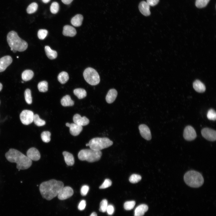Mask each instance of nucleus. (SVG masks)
Masks as SVG:
<instances>
[{
    "mask_svg": "<svg viewBox=\"0 0 216 216\" xmlns=\"http://www.w3.org/2000/svg\"><path fill=\"white\" fill-rule=\"evenodd\" d=\"M59 9V5L56 2H53L50 7L51 12L53 14H56L58 11Z\"/></svg>",
    "mask_w": 216,
    "mask_h": 216,
    "instance_id": "58836bf2",
    "label": "nucleus"
},
{
    "mask_svg": "<svg viewBox=\"0 0 216 216\" xmlns=\"http://www.w3.org/2000/svg\"><path fill=\"white\" fill-rule=\"evenodd\" d=\"M112 184V182L109 179H106L99 188L100 189L106 188L111 186Z\"/></svg>",
    "mask_w": 216,
    "mask_h": 216,
    "instance_id": "a19ab883",
    "label": "nucleus"
},
{
    "mask_svg": "<svg viewBox=\"0 0 216 216\" xmlns=\"http://www.w3.org/2000/svg\"><path fill=\"white\" fill-rule=\"evenodd\" d=\"M45 50L47 56L49 59H53L57 57V53L56 51L52 50L49 46H45Z\"/></svg>",
    "mask_w": 216,
    "mask_h": 216,
    "instance_id": "393cba45",
    "label": "nucleus"
},
{
    "mask_svg": "<svg viewBox=\"0 0 216 216\" xmlns=\"http://www.w3.org/2000/svg\"><path fill=\"white\" fill-rule=\"evenodd\" d=\"M148 209V206L146 204H142L138 206L134 210V216H142Z\"/></svg>",
    "mask_w": 216,
    "mask_h": 216,
    "instance_id": "aec40b11",
    "label": "nucleus"
},
{
    "mask_svg": "<svg viewBox=\"0 0 216 216\" xmlns=\"http://www.w3.org/2000/svg\"><path fill=\"white\" fill-rule=\"evenodd\" d=\"M66 125L69 128L70 133L74 136L78 135L82 130V126L75 123L70 124L69 123H67Z\"/></svg>",
    "mask_w": 216,
    "mask_h": 216,
    "instance_id": "ddd939ff",
    "label": "nucleus"
},
{
    "mask_svg": "<svg viewBox=\"0 0 216 216\" xmlns=\"http://www.w3.org/2000/svg\"><path fill=\"white\" fill-rule=\"evenodd\" d=\"M76 32L75 29L70 25H65L63 28V34L66 36L72 37L75 35Z\"/></svg>",
    "mask_w": 216,
    "mask_h": 216,
    "instance_id": "a211bd4d",
    "label": "nucleus"
},
{
    "mask_svg": "<svg viewBox=\"0 0 216 216\" xmlns=\"http://www.w3.org/2000/svg\"><path fill=\"white\" fill-rule=\"evenodd\" d=\"M12 62V58L10 56H6L0 58V72L4 71Z\"/></svg>",
    "mask_w": 216,
    "mask_h": 216,
    "instance_id": "4468645a",
    "label": "nucleus"
},
{
    "mask_svg": "<svg viewBox=\"0 0 216 216\" xmlns=\"http://www.w3.org/2000/svg\"><path fill=\"white\" fill-rule=\"evenodd\" d=\"M25 99L26 103L28 104H31L32 102V98L30 90L27 89L24 92Z\"/></svg>",
    "mask_w": 216,
    "mask_h": 216,
    "instance_id": "473e14b6",
    "label": "nucleus"
},
{
    "mask_svg": "<svg viewBox=\"0 0 216 216\" xmlns=\"http://www.w3.org/2000/svg\"><path fill=\"white\" fill-rule=\"evenodd\" d=\"M27 156L32 160L37 161L40 157V153L36 148L32 147L29 149L27 152Z\"/></svg>",
    "mask_w": 216,
    "mask_h": 216,
    "instance_id": "dca6fc26",
    "label": "nucleus"
},
{
    "mask_svg": "<svg viewBox=\"0 0 216 216\" xmlns=\"http://www.w3.org/2000/svg\"><path fill=\"white\" fill-rule=\"evenodd\" d=\"M38 90L41 92H45L48 89V83L47 81H43L39 82L38 85Z\"/></svg>",
    "mask_w": 216,
    "mask_h": 216,
    "instance_id": "c85d7f7f",
    "label": "nucleus"
},
{
    "mask_svg": "<svg viewBox=\"0 0 216 216\" xmlns=\"http://www.w3.org/2000/svg\"><path fill=\"white\" fill-rule=\"evenodd\" d=\"M61 104L64 106H72L74 104V102L68 95L64 96L61 99Z\"/></svg>",
    "mask_w": 216,
    "mask_h": 216,
    "instance_id": "b1692460",
    "label": "nucleus"
},
{
    "mask_svg": "<svg viewBox=\"0 0 216 216\" xmlns=\"http://www.w3.org/2000/svg\"><path fill=\"white\" fill-rule=\"evenodd\" d=\"M65 161L68 166L73 165L74 163V159L73 155L70 153L66 151L63 152Z\"/></svg>",
    "mask_w": 216,
    "mask_h": 216,
    "instance_id": "4be33fe9",
    "label": "nucleus"
},
{
    "mask_svg": "<svg viewBox=\"0 0 216 216\" xmlns=\"http://www.w3.org/2000/svg\"><path fill=\"white\" fill-rule=\"evenodd\" d=\"M193 87L194 90L199 93H202L206 90L204 84L199 80H196L193 83Z\"/></svg>",
    "mask_w": 216,
    "mask_h": 216,
    "instance_id": "412c9836",
    "label": "nucleus"
},
{
    "mask_svg": "<svg viewBox=\"0 0 216 216\" xmlns=\"http://www.w3.org/2000/svg\"><path fill=\"white\" fill-rule=\"evenodd\" d=\"M184 179L188 185L192 188H199L204 183V179L202 174L194 170L187 172L184 176Z\"/></svg>",
    "mask_w": 216,
    "mask_h": 216,
    "instance_id": "20e7f679",
    "label": "nucleus"
},
{
    "mask_svg": "<svg viewBox=\"0 0 216 216\" xmlns=\"http://www.w3.org/2000/svg\"><path fill=\"white\" fill-rule=\"evenodd\" d=\"M13 50V49H12V48H11V50L12 51V50Z\"/></svg>",
    "mask_w": 216,
    "mask_h": 216,
    "instance_id": "864d4df0",
    "label": "nucleus"
},
{
    "mask_svg": "<svg viewBox=\"0 0 216 216\" xmlns=\"http://www.w3.org/2000/svg\"><path fill=\"white\" fill-rule=\"evenodd\" d=\"M108 205L107 200L106 199L102 200L100 203L99 211L103 212H106Z\"/></svg>",
    "mask_w": 216,
    "mask_h": 216,
    "instance_id": "e433bc0d",
    "label": "nucleus"
},
{
    "mask_svg": "<svg viewBox=\"0 0 216 216\" xmlns=\"http://www.w3.org/2000/svg\"><path fill=\"white\" fill-rule=\"evenodd\" d=\"M69 79L68 73L65 71H62L59 74L58 76V79L59 82L62 84L66 83Z\"/></svg>",
    "mask_w": 216,
    "mask_h": 216,
    "instance_id": "bb28decb",
    "label": "nucleus"
},
{
    "mask_svg": "<svg viewBox=\"0 0 216 216\" xmlns=\"http://www.w3.org/2000/svg\"><path fill=\"white\" fill-rule=\"evenodd\" d=\"M117 95V92L114 89H110L108 92L106 97V102L109 104L113 103L115 100Z\"/></svg>",
    "mask_w": 216,
    "mask_h": 216,
    "instance_id": "6ab92c4d",
    "label": "nucleus"
},
{
    "mask_svg": "<svg viewBox=\"0 0 216 216\" xmlns=\"http://www.w3.org/2000/svg\"><path fill=\"white\" fill-rule=\"evenodd\" d=\"M90 216H97L96 213L95 212H92Z\"/></svg>",
    "mask_w": 216,
    "mask_h": 216,
    "instance_id": "de8ad7c7",
    "label": "nucleus"
},
{
    "mask_svg": "<svg viewBox=\"0 0 216 216\" xmlns=\"http://www.w3.org/2000/svg\"><path fill=\"white\" fill-rule=\"evenodd\" d=\"M9 161L16 164V168L20 170L26 169L32 164V160L19 151L10 148L5 154Z\"/></svg>",
    "mask_w": 216,
    "mask_h": 216,
    "instance_id": "f03ea898",
    "label": "nucleus"
},
{
    "mask_svg": "<svg viewBox=\"0 0 216 216\" xmlns=\"http://www.w3.org/2000/svg\"><path fill=\"white\" fill-rule=\"evenodd\" d=\"M74 94L79 99H82L85 98L87 95L86 91L82 88H77L74 90Z\"/></svg>",
    "mask_w": 216,
    "mask_h": 216,
    "instance_id": "cd10ccee",
    "label": "nucleus"
},
{
    "mask_svg": "<svg viewBox=\"0 0 216 216\" xmlns=\"http://www.w3.org/2000/svg\"><path fill=\"white\" fill-rule=\"evenodd\" d=\"M73 120L74 123L81 126L87 125L89 122V120L86 117H81L78 114L74 115L73 117Z\"/></svg>",
    "mask_w": 216,
    "mask_h": 216,
    "instance_id": "2eb2a0df",
    "label": "nucleus"
},
{
    "mask_svg": "<svg viewBox=\"0 0 216 216\" xmlns=\"http://www.w3.org/2000/svg\"><path fill=\"white\" fill-rule=\"evenodd\" d=\"M183 137L186 140L191 141L194 140L196 137V131L191 126H188L184 128L183 132Z\"/></svg>",
    "mask_w": 216,
    "mask_h": 216,
    "instance_id": "9d476101",
    "label": "nucleus"
},
{
    "mask_svg": "<svg viewBox=\"0 0 216 216\" xmlns=\"http://www.w3.org/2000/svg\"><path fill=\"white\" fill-rule=\"evenodd\" d=\"M139 8L140 12L144 15L148 16L151 14L149 5L147 3L142 1L140 2L139 5Z\"/></svg>",
    "mask_w": 216,
    "mask_h": 216,
    "instance_id": "f3484780",
    "label": "nucleus"
},
{
    "mask_svg": "<svg viewBox=\"0 0 216 216\" xmlns=\"http://www.w3.org/2000/svg\"><path fill=\"white\" fill-rule=\"evenodd\" d=\"M83 18V16L82 15L77 14L72 18L71 20V23L74 26H80L82 24Z\"/></svg>",
    "mask_w": 216,
    "mask_h": 216,
    "instance_id": "5701e85b",
    "label": "nucleus"
},
{
    "mask_svg": "<svg viewBox=\"0 0 216 216\" xmlns=\"http://www.w3.org/2000/svg\"><path fill=\"white\" fill-rule=\"evenodd\" d=\"M34 73L33 71L30 70H24L22 74V78L24 81H28L31 80L33 77Z\"/></svg>",
    "mask_w": 216,
    "mask_h": 216,
    "instance_id": "a878e982",
    "label": "nucleus"
},
{
    "mask_svg": "<svg viewBox=\"0 0 216 216\" xmlns=\"http://www.w3.org/2000/svg\"><path fill=\"white\" fill-rule=\"evenodd\" d=\"M12 51L13 52H14V53L16 52L17 51L16 50H14V49H13V50H12Z\"/></svg>",
    "mask_w": 216,
    "mask_h": 216,
    "instance_id": "3c124183",
    "label": "nucleus"
},
{
    "mask_svg": "<svg viewBox=\"0 0 216 216\" xmlns=\"http://www.w3.org/2000/svg\"><path fill=\"white\" fill-rule=\"evenodd\" d=\"M50 0H42L43 2L45 3L49 2Z\"/></svg>",
    "mask_w": 216,
    "mask_h": 216,
    "instance_id": "09e8293b",
    "label": "nucleus"
},
{
    "mask_svg": "<svg viewBox=\"0 0 216 216\" xmlns=\"http://www.w3.org/2000/svg\"><path fill=\"white\" fill-rule=\"evenodd\" d=\"M51 133L48 131L43 132L41 134V137L42 141L45 142H49L50 140Z\"/></svg>",
    "mask_w": 216,
    "mask_h": 216,
    "instance_id": "2f4dec72",
    "label": "nucleus"
},
{
    "mask_svg": "<svg viewBox=\"0 0 216 216\" xmlns=\"http://www.w3.org/2000/svg\"><path fill=\"white\" fill-rule=\"evenodd\" d=\"M33 121L35 124L38 126H43L46 124L45 121L40 119L39 115L37 114L34 115Z\"/></svg>",
    "mask_w": 216,
    "mask_h": 216,
    "instance_id": "c756f323",
    "label": "nucleus"
},
{
    "mask_svg": "<svg viewBox=\"0 0 216 216\" xmlns=\"http://www.w3.org/2000/svg\"><path fill=\"white\" fill-rule=\"evenodd\" d=\"M7 39L10 47L17 51L22 52L28 47L27 42L20 38L14 31L9 32L7 34Z\"/></svg>",
    "mask_w": 216,
    "mask_h": 216,
    "instance_id": "7ed1b4c3",
    "label": "nucleus"
},
{
    "mask_svg": "<svg viewBox=\"0 0 216 216\" xmlns=\"http://www.w3.org/2000/svg\"><path fill=\"white\" fill-rule=\"evenodd\" d=\"M159 2V0H147L146 2L149 6H153L157 4Z\"/></svg>",
    "mask_w": 216,
    "mask_h": 216,
    "instance_id": "a18cd8bd",
    "label": "nucleus"
},
{
    "mask_svg": "<svg viewBox=\"0 0 216 216\" xmlns=\"http://www.w3.org/2000/svg\"><path fill=\"white\" fill-rule=\"evenodd\" d=\"M48 33V31L44 29H40L38 33V37L39 39L43 40L46 37Z\"/></svg>",
    "mask_w": 216,
    "mask_h": 216,
    "instance_id": "ea45409f",
    "label": "nucleus"
},
{
    "mask_svg": "<svg viewBox=\"0 0 216 216\" xmlns=\"http://www.w3.org/2000/svg\"><path fill=\"white\" fill-rule=\"evenodd\" d=\"M64 187L62 182L51 179L42 183L39 189L43 197L49 200L57 196Z\"/></svg>",
    "mask_w": 216,
    "mask_h": 216,
    "instance_id": "f257e3e1",
    "label": "nucleus"
},
{
    "mask_svg": "<svg viewBox=\"0 0 216 216\" xmlns=\"http://www.w3.org/2000/svg\"><path fill=\"white\" fill-rule=\"evenodd\" d=\"M74 194L72 188L69 186L64 187L58 195V197L61 200H64L71 196Z\"/></svg>",
    "mask_w": 216,
    "mask_h": 216,
    "instance_id": "9b49d317",
    "label": "nucleus"
},
{
    "mask_svg": "<svg viewBox=\"0 0 216 216\" xmlns=\"http://www.w3.org/2000/svg\"><path fill=\"white\" fill-rule=\"evenodd\" d=\"M86 205V201L84 200H82L79 203L78 208L80 211L83 210L85 208Z\"/></svg>",
    "mask_w": 216,
    "mask_h": 216,
    "instance_id": "37998d69",
    "label": "nucleus"
},
{
    "mask_svg": "<svg viewBox=\"0 0 216 216\" xmlns=\"http://www.w3.org/2000/svg\"><path fill=\"white\" fill-rule=\"evenodd\" d=\"M38 5L35 2H33L28 7L26 11L28 14H31L34 13L37 10Z\"/></svg>",
    "mask_w": 216,
    "mask_h": 216,
    "instance_id": "7c9ffc66",
    "label": "nucleus"
},
{
    "mask_svg": "<svg viewBox=\"0 0 216 216\" xmlns=\"http://www.w3.org/2000/svg\"><path fill=\"white\" fill-rule=\"evenodd\" d=\"M114 211V209L113 206L112 205H108L106 211L108 214L110 215H112Z\"/></svg>",
    "mask_w": 216,
    "mask_h": 216,
    "instance_id": "c03bdc74",
    "label": "nucleus"
},
{
    "mask_svg": "<svg viewBox=\"0 0 216 216\" xmlns=\"http://www.w3.org/2000/svg\"><path fill=\"white\" fill-rule=\"evenodd\" d=\"M17 58H18V56H17Z\"/></svg>",
    "mask_w": 216,
    "mask_h": 216,
    "instance_id": "5fc2aeb1",
    "label": "nucleus"
},
{
    "mask_svg": "<svg viewBox=\"0 0 216 216\" xmlns=\"http://www.w3.org/2000/svg\"><path fill=\"white\" fill-rule=\"evenodd\" d=\"M134 201H130L126 202L124 204V208L127 210H129L132 209L135 205Z\"/></svg>",
    "mask_w": 216,
    "mask_h": 216,
    "instance_id": "c9c22d12",
    "label": "nucleus"
},
{
    "mask_svg": "<svg viewBox=\"0 0 216 216\" xmlns=\"http://www.w3.org/2000/svg\"><path fill=\"white\" fill-rule=\"evenodd\" d=\"M83 75L86 82L91 85H97L100 82V77L98 73L92 68H86L84 71Z\"/></svg>",
    "mask_w": 216,
    "mask_h": 216,
    "instance_id": "0eeeda50",
    "label": "nucleus"
},
{
    "mask_svg": "<svg viewBox=\"0 0 216 216\" xmlns=\"http://www.w3.org/2000/svg\"><path fill=\"white\" fill-rule=\"evenodd\" d=\"M141 178L142 177L140 175L136 174H133L130 176L129 181L132 183H136L140 181Z\"/></svg>",
    "mask_w": 216,
    "mask_h": 216,
    "instance_id": "f704fd0d",
    "label": "nucleus"
},
{
    "mask_svg": "<svg viewBox=\"0 0 216 216\" xmlns=\"http://www.w3.org/2000/svg\"><path fill=\"white\" fill-rule=\"evenodd\" d=\"M34 114L31 111L28 110H23L20 115V118L22 123L25 125H28L33 121Z\"/></svg>",
    "mask_w": 216,
    "mask_h": 216,
    "instance_id": "6e6552de",
    "label": "nucleus"
},
{
    "mask_svg": "<svg viewBox=\"0 0 216 216\" xmlns=\"http://www.w3.org/2000/svg\"><path fill=\"white\" fill-rule=\"evenodd\" d=\"M86 146H89V144H88V143H87V144H86Z\"/></svg>",
    "mask_w": 216,
    "mask_h": 216,
    "instance_id": "603ef678",
    "label": "nucleus"
},
{
    "mask_svg": "<svg viewBox=\"0 0 216 216\" xmlns=\"http://www.w3.org/2000/svg\"><path fill=\"white\" fill-rule=\"evenodd\" d=\"M202 136L206 140L210 141H215L216 140V131L215 130L208 128H204L201 131Z\"/></svg>",
    "mask_w": 216,
    "mask_h": 216,
    "instance_id": "1a4fd4ad",
    "label": "nucleus"
},
{
    "mask_svg": "<svg viewBox=\"0 0 216 216\" xmlns=\"http://www.w3.org/2000/svg\"><path fill=\"white\" fill-rule=\"evenodd\" d=\"M100 151H96L91 149H84L80 150L78 156L79 160L93 162L99 160L102 156Z\"/></svg>",
    "mask_w": 216,
    "mask_h": 216,
    "instance_id": "39448f33",
    "label": "nucleus"
},
{
    "mask_svg": "<svg viewBox=\"0 0 216 216\" xmlns=\"http://www.w3.org/2000/svg\"><path fill=\"white\" fill-rule=\"evenodd\" d=\"M2 85L1 83L0 82V91L2 90Z\"/></svg>",
    "mask_w": 216,
    "mask_h": 216,
    "instance_id": "8fccbe9b",
    "label": "nucleus"
},
{
    "mask_svg": "<svg viewBox=\"0 0 216 216\" xmlns=\"http://www.w3.org/2000/svg\"><path fill=\"white\" fill-rule=\"evenodd\" d=\"M207 118L210 120H215L216 113L215 111L212 109L209 110L207 114Z\"/></svg>",
    "mask_w": 216,
    "mask_h": 216,
    "instance_id": "4c0bfd02",
    "label": "nucleus"
},
{
    "mask_svg": "<svg viewBox=\"0 0 216 216\" xmlns=\"http://www.w3.org/2000/svg\"><path fill=\"white\" fill-rule=\"evenodd\" d=\"M89 190V187L87 185H83L81 188L80 193L82 196L86 195Z\"/></svg>",
    "mask_w": 216,
    "mask_h": 216,
    "instance_id": "79ce46f5",
    "label": "nucleus"
},
{
    "mask_svg": "<svg viewBox=\"0 0 216 216\" xmlns=\"http://www.w3.org/2000/svg\"><path fill=\"white\" fill-rule=\"evenodd\" d=\"M73 0H61L62 2L65 4H70Z\"/></svg>",
    "mask_w": 216,
    "mask_h": 216,
    "instance_id": "49530a36",
    "label": "nucleus"
},
{
    "mask_svg": "<svg viewBox=\"0 0 216 216\" xmlns=\"http://www.w3.org/2000/svg\"><path fill=\"white\" fill-rule=\"evenodd\" d=\"M112 141L107 137H96L92 139L89 142L90 148L96 150L100 151L108 148L113 144Z\"/></svg>",
    "mask_w": 216,
    "mask_h": 216,
    "instance_id": "423d86ee",
    "label": "nucleus"
},
{
    "mask_svg": "<svg viewBox=\"0 0 216 216\" xmlns=\"http://www.w3.org/2000/svg\"><path fill=\"white\" fill-rule=\"evenodd\" d=\"M210 0H196V6L198 8H202L206 7Z\"/></svg>",
    "mask_w": 216,
    "mask_h": 216,
    "instance_id": "72a5a7b5",
    "label": "nucleus"
},
{
    "mask_svg": "<svg viewBox=\"0 0 216 216\" xmlns=\"http://www.w3.org/2000/svg\"><path fill=\"white\" fill-rule=\"evenodd\" d=\"M140 133L142 136L147 140L152 138L150 130L149 128L145 124H141L139 127Z\"/></svg>",
    "mask_w": 216,
    "mask_h": 216,
    "instance_id": "f8f14e48",
    "label": "nucleus"
}]
</instances>
